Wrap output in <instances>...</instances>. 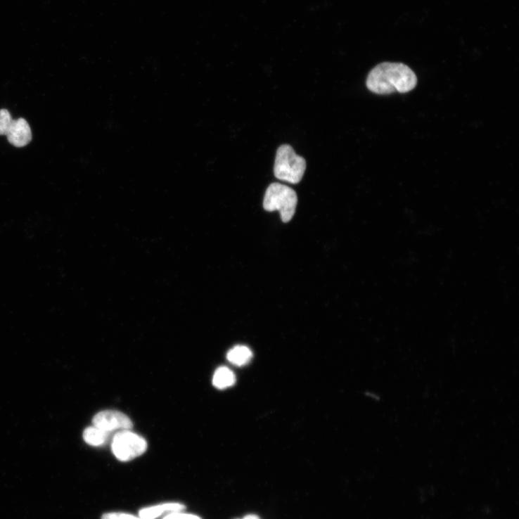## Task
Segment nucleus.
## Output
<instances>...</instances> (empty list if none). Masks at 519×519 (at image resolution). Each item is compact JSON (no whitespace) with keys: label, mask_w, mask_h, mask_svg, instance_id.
<instances>
[{"label":"nucleus","mask_w":519,"mask_h":519,"mask_svg":"<svg viewBox=\"0 0 519 519\" xmlns=\"http://www.w3.org/2000/svg\"><path fill=\"white\" fill-rule=\"evenodd\" d=\"M112 451L122 461H129L142 455L148 449L146 440L129 430H121L113 437Z\"/></svg>","instance_id":"20e7f679"},{"label":"nucleus","mask_w":519,"mask_h":519,"mask_svg":"<svg viewBox=\"0 0 519 519\" xmlns=\"http://www.w3.org/2000/svg\"><path fill=\"white\" fill-rule=\"evenodd\" d=\"M111 432L103 430L96 426L86 428L83 432V438L86 443L94 446L100 447L105 444Z\"/></svg>","instance_id":"9d476101"},{"label":"nucleus","mask_w":519,"mask_h":519,"mask_svg":"<svg viewBox=\"0 0 519 519\" xmlns=\"http://www.w3.org/2000/svg\"><path fill=\"white\" fill-rule=\"evenodd\" d=\"M306 167L305 158L297 155L290 146L283 144L278 149L274 169L276 179L297 184L304 177Z\"/></svg>","instance_id":"f03ea898"},{"label":"nucleus","mask_w":519,"mask_h":519,"mask_svg":"<svg viewBox=\"0 0 519 519\" xmlns=\"http://www.w3.org/2000/svg\"><path fill=\"white\" fill-rule=\"evenodd\" d=\"M417 77L407 65L384 63L375 67L366 79L368 89L373 94L387 95L408 93L416 88Z\"/></svg>","instance_id":"f257e3e1"},{"label":"nucleus","mask_w":519,"mask_h":519,"mask_svg":"<svg viewBox=\"0 0 519 519\" xmlns=\"http://www.w3.org/2000/svg\"><path fill=\"white\" fill-rule=\"evenodd\" d=\"M13 121L11 115L8 110H0V135H7Z\"/></svg>","instance_id":"9b49d317"},{"label":"nucleus","mask_w":519,"mask_h":519,"mask_svg":"<svg viewBox=\"0 0 519 519\" xmlns=\"http://www.w3.org/2000/svg\"><path fill=\"white\" fill-rule=\"evenodd\" d=\"M236 382V375L226 366L218 368L214 374L213 385L219 390L232 387Z\"/></svg>","instance_id":"6e6552de"},{"label":"nucleus","mask_w":519,"mask_h":519,"mask_svg":"<svg viewBox=\"0 0 519 519\" xmlns=\"http://www.w3.org/2000/svg\"><path fill=\"white\" fill-rule=\"evenodd\" d=\"M186 506L181 504L169 503L144 508L139 511V517L141 519H156L165 513L182 511Z\"/></svg>","instance_id":"0eeeda50"},{"label":"nucleus","mask_w":519,"mask_h":519,"mask_svg":"<svg viewBox=\"0 0 519 519\" xmlns=\"http://www.w3.org/2000/svg\"><path fill=\"white\" fill-rule=\"evenodd\" d=\"M163 519H201L196 515L179 512H172L167 515Z\"/></svg>","instance_id":"ddd939ff"},{"label":"nucleus","mask_w":519,"mask_h":519,"mask_svg":"<svg viewBox=\"0 0 519 519\" xmlns=\"http://www.w3.org/2000/svg\"><path fill=\"white\" fill-rule=\"evenodd\" d=\"M252 358L251 350L245 345H237L229 350L226 355L227 360L238 366H244Z\"/></svg>","instance_id":"1a4fd4ad"},{"label":"nucleus","mask_w":519,"mask_h":519,"mask_svg":"<svg viewBox=\"0 0 519 519\" xmlns=\"http://www.w3.org/2000/svg\"><path fill=\"white\" fill-rule=\"evenodd\" d=\"M6 136L9 142L17 148L26 146L32 139L30 126L23 119L13 120Z\"/></svg>","instance_id":"423d86ee"},{"label":"nucleus","mask_w":519,"mask_h":519,"mask_svg":"<svg viewBox=\"0 0 519 519\" xmlns=\"http://www.w3.org/2000/svg\"><path fill=\"white\" fill-rule=\"evenodd\" d=\"M102 519H141L140 517L135 516L132 514L120 513V512H111L104 514L102 516Z\"/></svg>","instance_id":"f8f14e48"},{"label":"nucleus","mask_w":519,"mask_h":519,"mask_svg":"<svg viewBox=\"0 0 519 519\" xmlns=\"http://www.w3.org/2000/svg\"><path fill=\"white\" fill-rule=\"evenodd\" d=\"M243 519H261L257 515L249 514L245 516Z\"/></svg>","instance_id":"4468645a"},{"label":"nucleus","mask_w":519,"mask_h":519,"mask_svg":"<svg viewBox=\"0 0 519 519\" xmlns=\"http://www.w3.org/2000/svg\"><path fill=\"white\" fill-rule=\"evenodd\" d=\"M94 426L108 432L115 430H130L133 427L131 419L125 414L114 411L98 414L94 418Z\"/></svg>","instance_id":"39448f33"},{"label":"nucleus","mask_w":519,"mask_h":519,"mask_svg":"<svg viewBox=\"0 0 519 519\" xmlns=\"http://www.w3.org/2000/svg\"><path fill=\"white\" fill-rule=\"evenodd\" d=\"M297 201V195L292 188L274 183L267 190L264 207L267 212L278 211L281 220L286 223L294 217Z\"/></svg>","instance_id":"7ed1b4c3"}]
</instances>
